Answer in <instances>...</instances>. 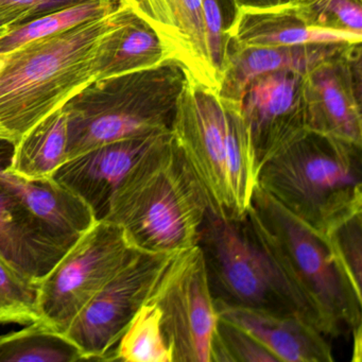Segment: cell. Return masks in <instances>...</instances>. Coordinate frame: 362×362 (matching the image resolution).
<instances>
[{"instance_id":"obj_23","label":"cell","mask_w":362,"mask_h":362,"mask_svg":"<svg viewBox=\"0 0 362 362\" xmlns=\"http://www.w3.org/2000/svg\"><path fill=\"white\" fill-rule=\"evenodd\" d=\"M109 361L173 362L160 309L151 300H148L135 313Z\"/></svg>"},{"instance_id":"obj_1","label":"cell","mask_w":362,"mask_h":362,"mask_svg":"<svg viewBox=\"0 0 362 362\" xmlns=\"http://www.w3.org/2000/svg\"><path fill=\"white\" fill-rule=\"evenodd\" d=\"M209 209L204 190L169 131L127 173L105 220L119 226L139 251L180 253L198 245Z\"/></svg>"},{"instance_id":"obj_4","label":"cell","mask_w":362,"mask_h":362,"mask_svg":"<svg viewBox=\"0 0 362 362\" xmlns=\"http://www.w3.org/2000/svg\"><path fill=\"white\" fill-rule=\"evenodd\" d=\"M186 82L175 61L95 80L62 107L67 160L105 144L168 132Z\"/></svg>"},{"instance_id":"obj_35","label":"cell","mask_w":362,"mask_h":362,"mask_svg":"<svg viewBox=\"0 0 362 362\" xmlns=\"http://www.w3.org/2000/svg\"><path fill=\"white\" fill-rule=\"evenodd\" d=\"M0 141H7V143L12 144V145L14 143L13 136L8 132L7 129L1 124H0Z\"/></svg>"},{"instance_id":"obj_12","label":"cell","mask_w":362,"mask_h":362,"mask_svg":"<svg viewBox=\"0 0 362 362\" xmlns=\"http://www.w3.org/2000/svg\"><path fill=\"white\" fill-rule=\"evenodd\" d=\"M305 74L274 71L252 80L239 101L249 128L258 167L306 132Z\"/></svg>"},{"instance_id":"obj_8","label":"cell","mask_w":362,"mask_h":362,"mask_svg":"<svg viewBox=\"0 0 362 362\" xmlns=\"http://www.w3.org/2000/svg\"><path fill=\"white\" fill-rule=\"evenodd\" d=\"M149 300L160 309L173 362H211L219 315L199 245L173 258Z\"/></svg>"},{"instance_id":"obj_31","label":"cell","mask_w":362,"mask_h":362,"mask_svg":"<svg viewBox=\"0 0 362 362\" xmlns=\"http://www.w3.org/2000/svg\"><path fill=\"white\" fill-rule=\"evenodd\" d=\"M119 3L122 5H126L128 7L132 8L141 18H145L147 22H149L158 30L160 37H162L158 20H156V14H154L153 10H152L149 0H119Z\"/></svg>"},{"instance_id":"obj_34","label":"cell","mask_w":362,"mask_h":362,"mask_svg":"<svg viewBox=\"0 0 362 362\" xmlns=\"http://www.w3.org/2000/svg\"><path fill=\"white\" fill-rule=\"evenodd\" d=\"M16 26H18V24L13 18L0 14V37L7 35L8 33H10Z\"/></svg>"},{"instance_id":"obj_20","label":"cell","mask_w":362,"mask_h":362,"mask_svg":"<svg viewBox=\"0 0 362 362\" xmlns=\"http://www.w3.org/2000/svg\"><path fill=\"white\" fill-rule=\"evenodd\" d=\"M67 119L62 107L37 122L13 144L7 166L30 181L52 179L67 160Z\"/></svg>"},{"instance_id":"obj_6","label":"cell","mask_w":362,"mask_h":362,"mask_svg":"<svg viewBox=\"0 0 362 362\" xmlns=\"http://www.w3.org/2000/svg\"><path fill=\"white\" fill-rule=\"evenodd\" d=\"M245 216L273 259L319 311L329 338L362 325V300L341 276L320 235L259 186Z\"/></svg>"},{"instance_id":"obj_22","label":"cell","mask_w":362,"mask_h":362,"mask_svg":"<svg viewBox=\"0 0 362 362\" xmlns=\"http://www.w3.org/2000/svg\"><path fill=\"white\" fill-rule=\"evenodd\" d=\"M86 361L64 334L43 321L0 336V362Z\"/></svg>"},{"instance_id":"obj_7","label":"cell","mask_w":362,"mask_h":362,"mask_svg":"<svg viewBox=\"0 0 362 362\" xmlns=\"http://www.w3.org/2000/svg\"><path fill=\"white\" fill-rule=\"evenodd\" d=\"M139 252L119 226L96 221L37 284L41 321L64 334L81 309Z\"/></svg>"},{"instance_id":"obj_26","label":"cell","mask_w":362,"mask_h":362,"mask_svg":"<svg viewBox=\"0 0 362 362\" xmlns=\"http://www.w3.org/2000/svg\"><path fill=\"white\" fill-rule=\"evenodd\" d=\"M324 240L341 276L362 300V211L334 226Z\"/></svg>"},{"instance_id":"obj_25","label":"cell","mask_w":362,"mask_h":362,"mask_svg":"<svg viewBox=\"0 0 362 362\" xmlns=\"http://www.w3.org/2000/svg\"><path fill=\"white\" fill-rule=\"evenodd\" d=\"M290 6L313 28L362 37V0H296Z\"/></svg>"},{"instance_id":"obj_36","label":"cell","mask_w":362,"mask_h":362,"mask_svg":"<svg viewBox=\"0 0 362 362\" xmlns=\"http://www.w3.org/2000/svg\"><path fill=\"white\" fill-rule=\"evenodd\" d=\"M149 3H150V5H151V7H152V10H153V3H154V0H149ZM153 12H154V10H153ZM156 14V13H154ZM156 20H158V18H156ZM158 26H160V25H158Z\"/></svg>"},{"instance_id":"obj_5","label":"cell","mask_w":362,"mask_h":362,"mask_svg":"<svg viewBox=\"0 0 362 362\" xmlns=\"http://www.w3.org/2000/svg\"><path fill=\"white\" fill-rule=\"evenodd\" d=\"M198 245L216 300L302 317L329 338L319 311L273 259L247 216L235 219L209 209Z\"/></svg>"},{"instance_id":"obj_17","label":"cell","mask_w":362,"mask_h":362,"mask_svg":"<svg viewBox=\"0 0 362 362\" xmlns=\"http://www.w3.org/2000/svg\"><path fill=\"white\" fill-rule=\"evenodd\" d=\"M175 60L170 46L132 8L120 7L115 25L103 35L95 57V78L107 79Z\"/></svg>"},{"instance_id":"obj_24","label":"cell","mask_w":362,"mask_h":362,"mask_svg":"<svg viewBox=\"0 0 362 362\" xmlns=\"http://www.w3.org/2000/svg\"><path fill=\"white\" fill-rule=\"evenodd\" d=\"M119 5V0H88L18 25L0 37V56L9 54L30 42L64 33L88 21L109 16Z\"/></svg>"},{"instance_id":"obj_32","label":"cell","mask_w":362,"mask_h":362,"mask_svg":"<svg viewBox=\"0 0 362 362\" xmlns=\"http://www.w3.org/2000/svg\"><path fill=\"white\" fill-rule=\"evenodd\" d=\"M296 0H230L235 10L239 8L266 9V8L284 7L291 5Z\"/></svg>"},{"instance_id":"obj_16","label":"cell","mask_w":362,"mask_h":362,"mask_svg":"<svg viewBox=\"0 0 362 362\" xmlns=\"http://www.w3.org/2000/svg\"><path fill=\"white\" fill-rule=\"evenodd\" d=\"M215 302L220 317L252 334L277 362L334 361L328 337L302 317Z\"/></svg>"},{"instance_id":"obj_28","label":"cell","mask_w":362,"mask_h":362,"mask_svg":"<svg viewBox=\"0 0 362 362\" xmlns=\"http://www.w3.org/2000/svg\"><path fill=\"white\" fill-rule=\"evenodd\" d=\"M211 362H277L252 334L219 317Z\"/></svg>"},{"instance_id":"obj_30","label":"cell","mask_w":362,"mask_h":362,"mask_svg":"<svg viewBox=\"0 0 362 362\" xmlns=\"http://www.w3.org/2000/svg\"><path fill=\"white\" fill-rule=\"evenodd\" d=\"M86 1L88 0H0V14L22 25Z\"/></svg>"},{"instance_id":"obj_2","label":"cell","mask_w":362,"mask_h":362,"mask_svg":"<svg viewBox=\"0 0 362 362\" xmlns=\"http://www.w3.org/2000/svg\"><path fill=\"white\" fill-rule=\"evenodd\" d=\"M120 7L0 56V124L14 143L96 80L97 49Z\"/></svg>"},{"instance_id":"obj_14","label":"cell","mask_w":362,"mask_h":362,"mask_svg":"<svg viewBox=\"0 0 362 362\" xmlns=\"http://www.w3.org/2000/svg\"><path fill=\"white\" fill-rule=\"evenodd\" d=\"M353 46L356 45L241 46L228 41L217 95L226 103L239 105L243 90L255 78L281 71L307 74Z\"/></svg>"},{"instance_id":"obj_33","label":"cell","mask_w":362,"mask_h":362,"mask_svg":"<svg viewBox=\"0 0 362 362\" xmlns=\"http://www.w3.org/2000/svg\"><path fill=\"white\" fill-rule=\"evenodd\" d=\"M353 334V356L351 362H361L362 360V325L358 326L351 332Z\"/></svg>"},{"instance_id":"obj_13","label":"cell","mask_w":362,"mask_h":362,"mask_svg":"<svg viewBox=\"0 0 362 362\" xmlns=\"http://www.w3.org/2000/svg\"><path fill=\"white\" fill-rule=\"evenodd\" d=\"M160 134L163 133L122 139L93 148L69 158L52 179L81 198L90 207L97 221L105 219L118 186Z\"/></svg>"},{"instance_id":"obj_21","label":"cell","mask_w":362,"mask_h":362,"mask_svg":"<svg viewBox=\"0 0 362 362\" xmlns=\"http://www.w3.org/2000/svg\"><path fill=\"white\" fill-rule=\"evenodd\" d=\"M223 101V100H222ZM226 113V170L235 214L245 217L258 186V167L249 128L239 105L223 101Z\"/></svg>"},{"instance_id":"obj_27","label":"cell","mask_w":362,"mask_h":362,"mask_svg":"<svg viewBox=\"0 0 362 362\" xmlns=\"http://www.w3.org/2000/svg\"><path fill=\"white\" fill-rule=\"evenodd\" d=\"M40 320L37 284L0 258V323L27 325Z\"/></svg>"},{"instance_id":"obj_19","label":"cell","mask_w":362,"mask_h":362,"mask_svg":"<svg viewBox=\"0 0 362 362\" xmlns=\"http://www.w3.org/2000/svg\"><path fill=\"white\" fill-rule=\"evenodd\" d=\"M228 41L241 46L362 44V37L320 30L307 25L291 6L235 10L226 27Z\"/></svg>"},{"instance_id":"obj_11","label":"cell","mask_w":362,"mask_h":362,"mask_svg":"<svg viewBox=\"0 0 362 362\" xmlns=\"http://www.w3.org/2000/svg\"><path fill=\"white\" fill-rule=\"evenodd\" d=\"M303 99L307 131L362 148L361 45L305 74Z\"/></svg>"},{"instance_id":"obj_3","label":"cell","mask_w":362,"mask_h":362,"mask_svg":"<svg viewBox=\"0 0 362 362\" xmlns=\"http://www.w3.org/2000/svg\"><path fill=\"white\" fill-rule=\"evenodd\" d=\"M361 151L306 131L260 167L258 186L324 239L362 211Z\"/></svg>"},{"instance_id":"obj_29","label":"cell","mask_w":362,"mask_h":362,"mask_svg":"<svg viewBox=\"0 0 362 362\" xmlns=\"http://www.w3.org/2000/svg\"><path fill=\"white\" fill-rule=\"evenodd\" d=\"M203 16L206 30L207 45L211 66L220 83L222 67L226 59L228 37L226 23L222 0H202Z\"/></svg>"},{"instance_id":"obj_10","label":"cell","mask_w":362,"mask_h":362,"mask_svg":"<svg viewBox=\"0 0 362 362\" xmlns=\"http://www.w3.org/2000/svg\"><path fill=\"white\" fill-rule=\"evenodd\" d=\"M170 132L204 190L209 211L238 219L226 170V107L217 93L187 75Z\"/></svg>"},{"instance_id":"obj_18","label":"cell","mask_w":362,"mask_h":362,"mask_svg":"<svg viewBox=\"0 0 362 362\" xmlns=\"http://www.w3.org/2000/svg\"><path fill=\"white\" fill-rule=\"evenodd\" d=\"M0 185L33 217L71 245L96 223L90 207L52 177L30 181L0 164Z\"/></svg>"},{"instance_id":"obj_9","label":"cell","mask_w":362,"mask_h":362,"mask_svg":"<svg viewBox=\"0 0 362 362\" xmlns=\"http://www.w3.org/2000/svg\"><path fill=\"white\" fill-rule=\"evenodd\" d=\"M177 254L139 251L76 315L64 334L86 360L109 361L131 320L149 300Z\"/></svg>"},{"instance_id":"obj_15","label":"cell","mask_w":362,"mask_h":362,"mask_svg":"<svg viewBox=\"0 0 362 362\" xmlns=\"http://www.w3.org/2000/svg\"><path fill=\"white\" fill-rule=\"evenodd\" d=\"M73 245L0 185V258L11 268L37 285Z\"/></svg>"}]
</instances>
